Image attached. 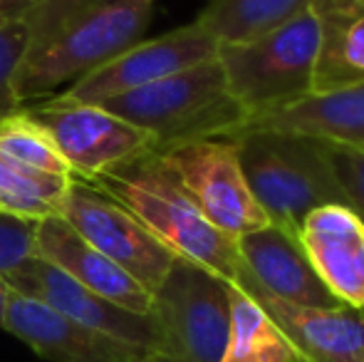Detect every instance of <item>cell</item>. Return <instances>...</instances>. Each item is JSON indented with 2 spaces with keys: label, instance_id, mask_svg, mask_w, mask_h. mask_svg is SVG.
<instances>
[{
  "label": "cell",
  "instance_id": "ffe728a7",
  "mask_svg": "<svg viewBox=\"0 0 364 362\" xmlns=\"http://www.w3.org/2000/svg\"><path fill=\"white\" fill-rule=\"evenodd\" d=\"M220 362H295L283 333L265 310L235 285H230V328Z\"/></svg>",
  "mask_w": 364,
  "mask_h": 362
},
{
  "label": "cell",
  "instance_id": "5bb4252c",
  "mask_svg": "<svg viewBox=\"0 0 364 362\" xmlns=\"http://www.w3.org/2000/svg\"><path fill=\"white\" fill-rule=\"evenodd\" d=\"M238 288V285H235ZM288 340L295 362H364V308H305L240 285Z\"/></svg>",
  "mask_w": 364,
  "mask_h": 362
},
{
  "label": "cell",
  "instance_id": "7c38bea8",
  "mask_svg": "<svg viewBox=\"0 0 364 362\" xmlns=\"http://www.w3.org/2000/svg\"><path fill=\"white\" fill-rule=\"evenodd\" d=\"M3 280L10 285V290L40 300L75 323L95 328L100 333L112 335V338L124 340V343L139 345L149 353L154 350L156 335H154L151 315H139L119 308L112 300L80 285L75 278H70L68 273H63L43 258H30L25 266L8 273Z\"/></svg>",
  "mask_w": 364,
  "mask_h": 362
},
{
  "label": "cell",
  "instance_id": "e0dca14e",
  "mask_svg": "<svg viewBox=\"0 0 364 362\" xmlns=\"http://www.w3.org/2000/svg\"><path fill=\"white\" fill-rule=\"evenodd\" d=\"M240 132H283L320 142L364 144V82L307 95L292 105L248 117Z\"/></svg>",
  "mask_w": 364,
  "mask_h": 362
},
{
  "label": "cell",
  "instance_id": "8992f818",
  "mask_svg": "<svg viewBox=\"0 0 364 362\" xmlns=\"http://www.w3.org/2000/svg\"><path fill=\"white\" fill-rule=\"evenodd\" d=\"M151 295V362H220L230 328V283L176 258Z\"/></svg>",
  "mask_w": 364,
  "mask_h": 362
},
{
  "label": "cell",
  "instance_id": "9c48e42d",
  "mask_svg": "<svg viewBox=\"0 0 364 362\" xmlns=\"http://www.w3.org/2000/svg\"><path fill=\"white\" fill-rule=\"evenodd\" d=\"M58 216L151 293L161 285L171 263L176 261V256L149 233L134 213L92 183L73 181Z\"/></svg>",
  "mask_w": 364,
  "mask_h": 362
},
{
  "label": "cell",
  "instance_id": "2e32d148",
  "mask_svg": "<svg viewBox=\"0 0 364 362\" xmlns=\"http://www.w3.org/2000/svg\"><path fill=\"white\" fill-rule=\"evenodd\" d=\"M300 243L322 283L340 303L364 308V223L347 206H320L305 216Z\"/></svg>",
  "mask_w": 364,
  "mask_h": 362
},
{
  "label": "cell",
  "instance_id": "6da1fadb",
  "mask_svg": "<svg viewBox=\"0 0 364 362\" xmlns=\"http://www.w3.org/2000/svg\"><path fill=\"white\" fill-rule=\"evenodd\" d=\"M156 0H45L33 8L35 43L18 73L20 102L48 100L144 40Z\"/></svg>",
  "mask_w": 364,
  "mask_h": 362
},
{
  "label": "cell",
  "instance_id": "7a4b0ae2",
  "mask_svg": "<svg viewBox=\"0 0 364 362\" xmlns=\"http://www.w3.org/2000/svg\"><path fill=\"white\" fill-rule=\"evenodd\" d=\"M92 186L134 213L176 258L198 263L230 285L240 280L243 261L235 238L220 233L203 218L154 151L100 176Z\"/></svg>",
  "mask_w": 364,
  "mask_h": 362
},
{
  "label": "cell",
  "instance_id": "4316f807",
  "mask_svg": "<svg viewBox=\"0 0 364 362\" xmlns=\"http://www.w3.org/2000/svg\"><path fill=\"white\" fill-rule=\"evenodd\" d=\"M8 298H10V285L0 278V328H3V318H5V308H8Z\"/></svg>",
  "mask_w": 364,
  "mask_h": 362
},
{
  "label": "cell",
  "instance_id": "9a60e30c",
  "mask_svg": "<svg viewBox=\"0 0 364 362\" xmlns=\"http://www.w3.org/2000/svg\"><path fill=\"white\" fill-rule=\"evenodd\" d=\"M35 256L53 263L80 285L112 300L119 308L139 315H149L151 310V290L132 278L124 268L102 256L60 216H50L35 223Z\"/></svg>",
  "mask_w": 364,
  "mask_h": 362
},
{
  "label": "cell",
  "instance_id": "7402d4cb",
  "mask_svg": "<svg viewBox=\"0 0 364 362\" xmlns=\"http://www.w3.org/2000/svg\"><path fill=\"white\" fill-rule=\"evenodd\" d=\"M0 151L10 159L30 166V169L75 179L68 161L63 159L48 132L38 122L30 119L25 110L15 112L13 117L0 122Z\"/></svg>",
  "mask_w": 364,
  "mask_h": 362
},
{
  "label": "cell",
  "instance_id": "83f0119b",
  "mask_svg": "<svg viewBox=\"0 0 364 362\" xmlns=\"http://www.w3.org/2000/svg\"><path fill=\"white\" fill-rule=\"evenodd\" d=\"M0 23H3V18H0Z\"/></svg>",
  "mask_w": 364,
  "mask_h": 362
},
{
  "label": "cell",
  "instance_id": "d4e9b609",
  "mask_svg": "<svg viewBox=\"0 0 364 362\" xmlns=\"http://www.w3.org/2000/svg\"><path fill=\"white\" fill-rule=\"evenodd\" d=\"M35 223L0 211V278L35 258Z\"/></svg>",
  "mask_w": 364,
  "mask_h": 362
},
{
  "label": "cell",
  "instance_id": "ac0fdd59",
  "mask_svg": "<svg viewBox=\"0 0 364 362\" xmlns=\"http://www.w3.org/2000/svg\"><path fill=\"white\" fill-rule=\"evenodd\" d=\"M320 25L312 95L364 82V0H312Z\"/></svg>",
  "mask_w": 364,
  "mask_h": 362
},
{
  "label": "cell",
  "instance_id": "44dd1931",
  "mask_svg": "<svg viewBox=\"0 0 364 362\" xmlns=\"http://www.w3.org/2000/svg\"><path fill=\"white\" fill-rule=\"evenodd\" d=\"M75 179L30 169L0 151V211L43 221L58 216L63 198Z\"/></svg>",
  "mask_w": 364,
  "mask_h": 362
},
{
  "label": "cell",
  "instance_id": "277c9868",
  "mask_svg": "<svg viewBox=\"0 0 364 362\" xmlns=\"http://www.w3.org/2000/svg\"><path fill=\"white\" fill-rule=\"evenodd\" d=\"M233 142L243 179L273 226L300 236L310 211L347 206L317 139L283 132H240Z\"/></svg>",
  "mask_w": 364,
  "mask_h": 362
},
{
  "label": "cell",
  "instance_id": "603a6c76",
  "mask_svg": "<svg viewBox=\"0 0 364 362\" xmlns=\"http://www.w3.org/2000/svg\"><path fill=\"white\" fill-rule=\"evenodd\" d=\"M35 43L33 13L0 23V122L23 110L18 97V73Z\"/></svg>",
  "mask_w": 364,
  "mask_h": 362
},
{
  "label": "cell",
  "instance_id": "52a82bcc",
  "mask_svg": "<svg viewBox=\"0 0 364 362\" xmlns=\"http://www.w3.org/2000/svg\"><path fill=\"white\" fill-rule=\"evenodd\" d=\"M23 110L48 132L75 181L95 183L100 176L154 151L146 132L107 112L102 105H82L58 95L30 107L23 105Z\"/></svg>",
  "mask_w": 364,
  "mask_h": 362
},
{
  "label": "cell",
  "instance_id": "484cf974",
  "mask_svg": "<svg viewBox=\"0 0 364 362\" xmlns=\"http://www.w3.org/2000/svg\"><path fill=\"white\" fill-rule=\"evenodd\" d=\"M40 3H45V0H0V18L3 20L18 18V15L38 8Z\"/></svg>",
  "mask_w": 364,
  "mask_h": 362
},
{
  "label": "cell",
  "instance_id": "4fadbf2b",
  "mask_svg": "<svg viewBox=\"0 0 364 362\" xmlns=\"http://www.w3.org/2000/svg\"><path fill=\"white\" fill-rule=\"evenodd\" d=\"M243 275L235 285H255L273 298L305 308H337L345 305L322 283L315 266L307 258L300 236L283 228L268 226L235 238Z\"/></svg>",
  "mask_w": 364,
  "mask_h": 362
},
{
  "label": "cell",
  "instance_id": "d6986e66",
  "mask_svg": "<svg viewBox=\"0 0 364 362\" xmlns=\"http://www.w3.org/2000/svg\"><path fill=\"white\" fill-rule=\"evenodd\" d=\"M312 0H208L193 23L218 43H248L310 10Z\"/></svg>",
  "mask_w": 364,
  "mask_h": 362
},
{
  "label": "cell",
  "instance_id": "ba28073f",
  "mask_svg": "<svg viewBox=\"0 0 364 362\" xmlns=\"http://www.w3.org/2000/svg\"><path fill=\"white\" fill-rule=\"evenodd\" d=\"M154 154L220 233L238 238L270 223L243 179L233 139L188 142Z\"/></svg>",
  "mask_w": 364,
  "mask_h": 362
},
{
  "label": "cell",
  "instance_id": "8fae6325",
  "mask_svg": "<svg viewBox=\"0 0 364 362\" xmlns=\"http://www.w3.org/2000/svg\"><path fill=\"white\" fill-rule=\"evenodd\" d=\"M3 330L48 362H151V353L60 315L40 300L10 290Z\"/></svg>",
  "mask_w": 364,
  "mask_h": 362
},
{
  "label": "cell",
  "instance_id": "3957f363",
  "mask_svg": "<svg viewBox=\"0 0 364 362\" xmlns=\"http://www.w3.org/2000/svg\"><path fill=\"white\" fill-rule=\"evenodd\" d=\"M107 112L146 132L154 151L201 139H233L248 122L225 85L218 58L102 102Z\"/></svg>",
  "mask_w": 364,
  "mask_h": 362
},
{
  "label": "cell",
  "instance_id": "5b68a950",
  "mask_svg": "<svg viewBox=\"0 0 364 362\" xmlns=\"http://www.w3.org/2000/svg\"><path fill=\"white\" fill-rule=\"evenodd\" d=\"M317 50L320 25L315 13L305 10L263 38L218 43L216 58L230 95L255 117L312 95Z\"/></svg>",
  "mask_w": 364,
  "mask_h": 362
},
{
  "label": "cell",
  "instance_id": "cb8c5ba5",
  "mask_svg": "<svg viewBox=\"0 0 364 362\" xmlns=\"http://www.w3.org/2000/svg\"><path fill=\"white\" fill-rule=\"evenodd\" d=\"M320 149L347 208L364 223V144L320 142Z\"/></svg>",
  "mask_w": 364,
  "mask_h": 362
},
{
  "label": "cell",
  "instance_id": "30bf717a",
  "mask_svg": "<svg viewBox=\"0 0 364 362\" xmlns=\"http://www.w3.org/2000/svg\"><path fill=\"white\" fill-rule=\"evenodd\" d=\"M218 40L211 38L196 23L176 28L161 38L139 40L109 63L100 65L77 82L70 85L60 97L82 105H102L112 97L127 95L164 78H171L188 68L213 60Z\"/></svg>",
  "mask_w": 364,
  "mask_h": 362
}]
</instances>
